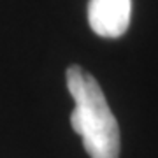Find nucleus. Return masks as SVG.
Returning <instances> with one entry per match:
<instances>
[{"mask_svg": "<svg viewBox=\"0 0 158 158\" xmlns=\"http://www.w3.org/2000/svg\"><path fill=\"white\" fill-rule=\"evenodd\" d=\"M132 18V0H90L88 23L100 37L116 39L127 32Z\"/></svg>", "mask_w": 158, "mask_h": 158, "instance_id": "obj_2", "label": "nucleus"}, {"mask_svg": "<svg viewBox=\"0 0 158 158\" xmlns=\"http://www.w3.org/2000/svg\"><path fill=\"white\" fill-rule=\"evenodd\" d=\"M69 93L74 98L70 125L81 135L90 158H119V128L100 85L79 65L65 72Z\"/></svg>", "mask_w": 158, "mask_h": 158, "instance_id": "obj_1", "label": "nucleus"}]
</instances>
